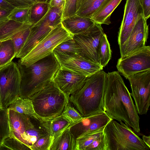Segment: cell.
Returning <instances> with one entry per match:
<instances>
[{
	"mask_svg": "<svg viewBox=\"0 0 150 150\" xmlns=\"http://www.w3.org/2000/svg\"><path fill=\"white\" fill-rule=\"evenodd\" d=\"M87 77L59 68L55 74L53 81L69 97L82 88Z\"/></svg>",
	"mask_w": 150,
	"mask_h": 150,
	"instance_id": "obj_17",
	"label": "cell"
},
{
	"mask_svg": "<svg viewBox=\"0 0 150 150\" xmlns=\"http://www.w3.org/2000/svg\"><path fill=\"white\" fill-rule=\"evenodd\" d=\"M142 7L143 15L146 20L150 16V0H138Z\"/></svg>",
	"mask_w": 150,
	"mask_h": 150,
	"instance_id": "obj_39",
	"label": "cell"
},
{
	"mask_svg": "<svg viewBox=\"0 0 150 150\" xmlns=\"http://www.w3.org/2000/svg\"><path fill=\"white\" fill-rule=\"evenodd\" d=\"M29 98L36 114L45 120L61 115L69 101V97L53 80Z\"/></svg>",
	"mask_w": 150,
	"mask_h": 150,
	"instance_id": "obj_5",
	"label": "cell"
},
{
	"mask_svg": "<svg viewBox=\"0 0 150 150\" xmlns=\"http://www.w3.org/2000/svg\"><path fill=\"white\" fill-rule=\"evenodd\" d=\"M7 109L21 114L39 117L35 113L32 102L29 98L18 96L9 105Z\"/></svg>",
	"mask_w": 150,
	"mask_h": 150,
	"instance_id": "obj_23",
	"label": "cell"
},
{
	"mask_svg": "<svg viewBox=\"0 0 150 150\" xmlns=\"http://www.w3.org/2000/svg\"><path fill=\"white\" fill-rule=\"evenodd\" d=\"M107 73L103 70L88 77L82 88L69 96V101L83 117L103 110Z\"/></svg>",
	"mask_w": 150,
	"mask_h": 150,
	"instance_id": "obj_3",
	"label": "cell"
},
{
	"mask_svg": "<svg viewBox=\"0 0 150 150\" xmlns=\"http://www.w3.org/2000/svg\"><path fill=\"white\" fill-rule=\"evenodd\" d=\"M14 8L5 0H0V9L11 11Z\"/></svg>",
	"mask_w": 150,
	"mask_h": 150,
	"instance_id": "obj_41",
	"label": "cell"
},
{
	"mask_svg": "<svg viewBox=\"0 0 150 150\" xmlns=\"http://www.w3.org/2000/svg\"><path fill=\"white\" fill-rule=\"evenodd\" d=\"M120 122L112 119L104 129L107 150H150L129 127L122 121Z\"/></svg>",
	"mask_w": 150,
	"mask_h": 150,
	"instance_id": "obj_6",
	"label": "cell"
},
{
	"mask_svg": "<svg viewBox=\"0 0 150 150\" xmlns=\"http://www.w3.org/2000/svg\"><path fill=\"white\" fill-rule=\"evenodd\" d=\"M61 115L69 120L72 124L77 122L83 117L79 112L72 105L70 101L66 105Z\"/></svg>",
	"mask_w": 150,
	"mask_h": 150,
	"instance_id": "obj_34",
	"label": "cell"
},
{
	"mask_svg": "<svg viewBox=\"0 0 150 150\" xmlns=\"http://www.w3.org/2000/svg\"><path fill=\"white\" fill-rule=\"evenodd\" d=\"M143 11L138 0H127L123 19L118 32V43L120 51L128 39Z\"/></svg>",
	"mask_w": 150,
	"mask_h": 150,
	"instance_id": "obj_15",
	"label": "cell"
},
{
	"mask_svg": "<svg viewBox=\"0 0 150 150\" xmlns=\"http://www.w3.org/2000/svg\"><path fill=\"white\" fill-rule=\"evenodd\" d=\"M99 64L103 68L108 64L111 57V51L106 34L104 33L101 38L99 49Z\"/></svg>",
	"mask_w": 150,
	"mask_h": 150,
	"instance_id": "obj_27",
	"label": "cell"
},
{
	"mask_svg": "<svg viewBox=\"0 0 150 150\" xmlns=\"http://www.w3.org/2000/svg\"><path fill=\"white\" fill-rule=\"evenodd\" d=\"M104 127L92 132L77 139L79 150H85L96 139L101 136L103 134Z\"/></svg>",
	"mask_w": 150,
	"mask_h": 150,
	"instance_id": "obj_30",
	"label": "cell"
},
{
	"mask_svg": "<svg viewBox=\"0 0 150 150\" xmlns=\"http://www.w3.org/2000/svg\"><path fill=\"white\" fill-rule=\"evenodd\" d=\"M62 8H50L45 15L32 28L23 46L16 56L21 59L62 21Z\"/></svg>",
	"mask_w": 150,
	"mask_h": 150,
	"instance_id": "obj_8",
	"label": "cell"
},
{
	"mask_svg": "<svg viewBox=\"0 0 150 150\" xmlns=\"http://www.w3.org/2000/svg\"><path fill=\"white\" fill-rule=\"evenodd\" d=\"M0 150H29L30 149L25 144L9 136L3 141Z\"/></svg>",
	"mask_w": 150,
	"mask_h": 150,
	"instance_id": "obj_33",
	"label": "cell"
},
{
	"mask_svg": "<svg viewBox=\"0 0 150 150\" xmlns=\"http://www.w3.org/2000/svg\"><path fill=\"white\" fill-rule=\"evenodd\" d=\"M77 0H65L62 9V20L76 15Z\"/></svg>",
	"mask_w": 150,
	"mask_h": 150,
	"instance_id": "obj_36",
	"label": "cell"
},
{
	"mask_svg": "<svg viewBox=\"0 0 150 150\" xmlns=\"http://www.w3.org/2000/svg\"><path fill=\"white\" fill-rule=\"evenodd\" d=\"M105 0H77L76 15L91 18Z\"/></svg>",
	"mask_w": 150,
	"mask_h": 150,
	"instance_id": "obj_22",
	"label": "cell"
},
{
	"mask_svg": "<svg viewBox=\"0 0 150 150\" xmlns=\"http://www.w3.org/2000/svg\"><path fill=\"white\" fill-rule=\"evenodd\" d=\"M10 12L0 9V23L6 20V18Z\"/></svg>",
	"mask_w": 150,
	"mask_h": 150,
	"instance_id": "obj_42",
	"label": "cell"
},
{
	"mask_svg": "<svg viewBox=\"0 0 150 150\" xmlns=\"http://www.w3.org/2000/svg\"><path fill=\"white\" fill-rule=\"evenodd\" d=\"M122 0H105L91 19L95 22L101 25H109L112 13Z\"/></svg>",
	"mask_w": 150,
	"mask_h": 150,
	"instance_id": "obj_21",
	"label": "cell"
},
{
	"mask_svg": "<svg viewBox=\"0 0 150 150\" xmlns=\"http://www.w3.org/2000/svg\"><path fill=\"white\" fill-rule=\"evenodd\" d=\"M34 25L20 31L10 38L14 46L16 56L26 41Z\"/></svg>",
	"mask_w": 150,
	"mask_h": 150,
	"instance_id": "obj_31",
	"label": "cell"
},
{
	"mask_svg": "<svg viewBox=\"0 0 150 150\" xmlns=\"http://www.w3.org/2000/svg\"><path fill=\"white\" fill-rule=\"evenodd\" d=\"M70 126L53 137L50 150H79L77 139L71 132Z\"/></svg>",
	"mask_w": 150,
	"mask_h": 150,
	"instance_id": "obj_19",
	"label": "cell"
},
{
	"mask_svg": "<svg viewBox=\"0 0 150 150\" xmlns=\"http://www.w3.org/2000/svg\"><path fill=\"white\" fill-rule=\"evenodd\" d=\"M112 119L103 110L83 117L70 126V130L76 139L86 134L104 127Z\"/></svg>",
	"mask_w": 150,
	"mask_h": 150,
	"instance_id": "obj_16",
	"label": "cell"
},
{
	"mask_svg": "<svg viewBox=\"0 0 150 150\" xmlns=\"http://www.w3.org/2000/svg\"><path fill=\"white\" fill-rule=\"evenodd\" d=\"M143 14L139 15L127 41L120 51L122 59L146 46L149 35V26Z\"/></svg>",
	"mask_w": 150,
	"mask_h": 150,
	"instance_id": "obj_14",
	"label": "cell"
},
{
	"mask_svg": "<svg viewBox=\"0 0 150 150\" xmlns=\"http://www.w3.org/2000/svg\"><path fill=\"white\" fill-rule=\"evenodd\" d=\"M142 140L145 144L150 148V136L143 135L142 136Z\"/></svg>",
	"mask_w": 150,
	"mask_h": 150,
	"instance_id": "obj_43",
	"label": "cell"
},
{
	"mask_svg": "<svg viewBox=\"0 0 150 150\" xmlns=\"http://www.w3.org/2000/svg\"><path fill=\"white\" fill-rule=\"evenodd\" d=\"M31 6L14 8L10 12L6 20L14 21L22 23L29 21Z\"/></svg>",
	"mask_w": 150,
	"mask_h": 150,
	"instance_id": "obj_29",
	"label": "cell"
},
{
	"mask_svg": "<svg viewBox=\"0 0 150 150\" xmlns=\"http://www.w3.org/2000/svg\"><path fill=\"white\" fill-rule=\"evenodd\" d=\"M65 0H50L48 3L50 8H62Z\"/></svg>",
	"mask_w": 150,
	"mask_h": 150,
	"instance_id": "obj_40",
	"label": "cell"
},
{
	"mask_svg": "<svg viewBox=\"0 0 150 150\" xmlns=\"http://www.w3.org/2000/svg\"><path fill=\"white\" fill-rule=\"evenodd\" d=\"M50 0H38V2H48Z\"/></svg>",
	"mask_w": 150,
	"mask_h": 150,
	"instance_id": "obj_44",
	"label": "cell"
},
{
	"mask_svg": "<svg viewBox=\"0 0 150 150\" xmlns=\"http://www.w3.org/2000/svg\"><path fill=\"white\" fill-rule=\"evenodd\" d=\"M1 41H0V44H1Z\"/></svg>",
	"mask_w": 150,
	"mask_h": 150,
	"instance_id": "obj_47",
	"label": "cell"
},
{
	"mask_svg": "<svg viewBox=\"0 0 150 150\" xmlns=\"http://www.w3.org/2000/svg\"><path fill=\"white\" fill-rule=\"evenodd\" d=\"M2 144L0 142V148Z\"/></svg>",
	"mask_w": 150,
	"mask_h": 150,
	"instance_id": "obj_46",
	"label": "cell"
},
{
	"mask_svg": "<svg viewBox=\"0 0 150 150\" xmlns=\"http://www.w3.org/2000/svg\"><path fill=\"white\" fill-rule=\"evenodd\" d=\"M50 8L48 2H38L33 5L30 10L29 21L34 24L41 19Z\"/></svg>",
	"mask_w": 150,
	"mask_h": 150,
	"instance_id": "obj_26",
	"label": "cell"
},
{
	"mask_svg": "<svg viewBox=\"0 0 150 150\" xmlns=\"http://www.w3.org/2000/svg\"><path fill=\"white\" fill-rule=\"evenodd\" d=\"M47 122L50 135L53 138L72 124L69 120L61 114L47 120Z\"/></svg>",
	"mask_w": 150,
	"mask_h": 150,
	"instance_id": "obj_25",
	"label": "cell"
},
{
	"mask_svg": "<svg viewBox=\"0 0 150 150\" xmlns=\"http://www.w3.org/2000/svg\"><path fill=\"white\" fill-rule=\"evenodd\" d=\"M107 143L105 135L103 134L96 139L85 150H107Z\"/></svg>",
	"mask_w": 150,
	"mask_h": 150,
	"instance_id": "obj_37",
	"label": "cell"
},
{
	"mask_svg": "<svg viewBox=\"0 0 150 150\" xmlns=\"http://www.w3.org/2000/svg\"><path fill=\"white\" fill-rule=\"evenodd\" d=\"M73 37L61 21L18 62L26 67L29 66L52 53L59 44L73 38Z\"/></svg>",
	"mask_w": 150,
	"mask_h": 150,
	"instance_id": "obj_7",
	"label": "cell"
},
{
	"mask_svg": "<svg viewBox=\"0 0 150 150\" xmlns=\"http://www.w3.org/2000/svg\"><path fill=\"white\" fill-rule=\"evenodd\" d=\"M16 57L14 47L11 39L1 41L0 44V67L11 62Z\"/></svg>",
	"mask_w": 150,
	"mask_h": 150,
	"instance_id": "obj_24",
	"label": "cell"
},
{
	"mask_svg": "<svg viewBox=\"0 0 150 150\" xmlns=\"http://www.w3.org/2000/svg\"><path fill=\"white\" fill-rule=\"evenodd\" d=\"M61 22L66 29L73 36L85 34L95 23L91 18L76 15L63 19Z\"/></svg>",
	"mask_w": 150,
	"mask_h": 150,
	"instance_id": "obj_18",
	"label": "cell"
},
{
	"mask_svg": "<svg viewBox=\"0 0 150 150\" xmlns=\"http://www.w3.org/2000/svg\"><path fill=\"white\" fill-rule=\"evenodd\" d=\"M9 126L7 108H0V142L9 136Z\"/></svg>",
	"mask_w": 150,
	"mask_h": 150,
	"instance_id": "obj_32",
	"label": "cell"
},
{
	"mask_svg": "<svg viewBox=\"0 0 150 150\" xmlns=\"http://www.w3.org/2000/svg\"><path fill=\"white\" fill-rule=\"evenodd\" d=\"M53 54L59 63L60 69L62 70L86 77L103 70V68L99 64L77 54Z\"/></svg>",
	"mask_w": 150,
	"mask_h": 150,
	"instance_id": "obj_12",
	"label": "cell"
},
{
	"mask_svg": "<svg viewBox=\"0 0 150 150\" xmlns=\"http://www.w3.org/2000/svg\"><path fill=\"white\" fill-rule=\"evenodd\" d=\"M14 8L31 6L38 2V0H5Z\"/></svg>",
	"mask_w": 150,
	"mask_h": 150,
	"instance_id": "obj_38",
	"label": "cell"
},
{
	"mask_svg": "<svg viewBox=\"0 0 150 150\" xmlns=\"http://www.w3.org/2000/svg\"><path fill=\"white\" fill-rule=\"evenodd\" d=\"M0 108L1 109H4L3 108L0 97Z\"/></svg>",
	"mask_w": 150,
	"mask_h": 150,
	"instance_id": "obj_45",
	"label": "cell"
},
{
	"mask_svg": "<svg viewBox=\"0 0 150 150\" xmlns=\"http://www.w3.org/2000/svg\"><path fill=\"white\" fill-rule=\"evenodd\" d=\"M21 72L17 63L0 67V97L3 108H7L19 96Z\"/></svg>",
	"mask_w": 150,
	"mask_h": 150,
	"instance_id": "obj_9",
	"label": "cell"
},
{
	"mask_svg": "<svg viewBox=\"0 0 150 150\" xmlns=\"http://www.w3.org/2000/svg\"><path fill=\"white\" fill-rule=\"evenodd\" d=\"M9 136L25 144L32 146L41 137L50 134L47 120L19 113L8 109Z\"/></svg>",
	"mask_w": 150,
	"mask_h": 150,
	"instance_id": "obj_4",
	"label": "cell"
},
{
	"mask_svg": "<svg viewBox=\"0 0 150 150\" xmlns=\"http://www.w3.org/2000/svg\"><path fill=\"white\" fill-rule=\"evenodd\" d=\"M118 71L126 79L133 74L150 69V47L146 46L122 59H118Z\"/></svg>",
	"mask_w": 150,
	"mask_h": 150,
	"instance_id": "obj_13",
	"label": "cell"
},
{
	"mask_svg": "<svg viewBox=\"0 0 150 150\" xmlns=\"http://www.w3.org/2000/svg\"><path fill=\"white\" fill-rule=\"evenodd\" d=\"M17 63L21 74L20 97L29 98L52 81L60 68L52 53L28 67Z\"/></svg>",
	"mask_w": 150,
	"mask_h": 150,
	"instance_id": "obj_2",
	"label": "cell"
},
{
	"mask_svg": "<svg viewBox=\"0 0 150 150\" xmlns=\"http://www.w3.org/2000/svg\"><path fill=\"white\" fill-rule=\"evenodd\" d=\"M101 25L95 22L93 25L85 34L73 37L80 49V55L99 64V47L101 38L104 33Z\"/></svg>",
	"mask_w": 150,
	"mask_h": 150,
	"instance_id": "obj_11",
	"label": "cell"
},
{
	"mask_svg": "<svg viewBox=\"0 0 150 150\" xmlns=\"http://www.w3.org/2000/svg\"><path fill=\"white\" fill-rule=\"evenodd\" d=\"M103 110L110 117L123 122L136 132H140L139 117L135 105L118 71L106 74Z\"/></svg>",
	"mask_w": 150,
	"mask_h": 150,
	"instance_id": "obj_1",
	"label": "cell"
},
{
	"mask_svg": "<svg viewBox=\"0 0 150 150\" xmlns=\"http://www.w3.org/2000/svg\"><path fill=\"white\" fill-rule=\"evenodd\" d=\"M34 25L29 21L22 23L9 20L0 22V41L10 39L18 32Z\"/></svg>",
	"mask_w": 150,
	"mask_h": 150,
	"instance_id": "obj_20",
	"label": "cell"
},
{
	"mask_svg": "<svg viewBox=\"0 0 150 150\" xmlns=\"http://www.w3.org/2000/svg\"><path fill=\"white\" fill-rule=\"evenodd\" d=\"M53 137L48 134L39 139L31 147V150H50Z\"/></svg>",
	"mask_w": 150,
	"mask_h": 150,
	"instance_id": "obj_35",
	"label": "cell"
},
{
	"mask_svg": "<svg viewBox=\"0 0 150 150\" xmlns=\"http://www.w3.org/2000/svg\"><path fill=\"white\" fill-rule=\"evenodd\" d=\"M53 54H77L80 55V50L73 38L63 42L54 49Z\"/></svg>",
	"mask_w": 150,
	"mask_h": 150,
	"instance_id": "obj_28",
	"label": "cell"
},
{
	"mask_svg": "<svg viewBox=\"0 0 150 150\" xmlns=\"http://www.w3.org/2000/svg\"><path fill=\"white\" fill-rule=\"evenodd\" d=\"M127 79L130 85V95L138 114L146 115L150 105V69L133 74Z\"/></svg>",
	"mask_w": 150,
	"mask_h": 150,
	"instance_id": "obj_10",
	"label": "cell"
}]
</instances>
